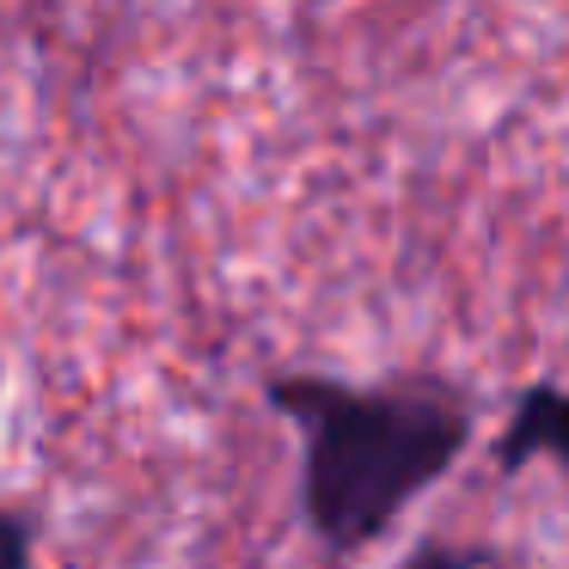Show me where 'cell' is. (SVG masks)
Here are the masks:
<instances>
[{
    "instance_id": "obj_2",
    "label": "cell",
    "mask_w": 569,
    "mask_h": 569,
    "mask_svg": "<svg viewBox=\"0 0 569 569\" xmlns=\"http://www.w3.org/2000/svg\"><path fill=\"white\" fill-rule=\"evenodd\" d=\"M496 471L502 478H515L520 466H532V459H557V466L569 471V392L551 380H532L515 392V405H508V429L496 435Z\"/></svg>"
},
{
    "instance_id": "obj_1",
    "label": "cell",
    "mask_w": 569,
    "mask_h": 569,
    "mask_svg": "<svg viewBox=\"0 0 569 569\" xmlns=\"http://www.w3.org/2000/svg\"><path fill=\"white\" fill-rule=\"evenodd\" d=\"M276 417L300 429V520L337 557H356L453 471L471 441V398L447 380H331L276 373Z\"/></svg>"
},
{
    "instance_id": "obj_3",
    "label": "cell",
    "mask_w": 569,
    "mask_h": 569,
    "mask_svg": "<svg viewBox=\"0 0 569 569\" xmlns=\"http://www.w3.org/2000/svg\"><path fill=\"white\" fill-rule=\"evenodd\" d=\"M490 563H496V545L483 539H422L405 569H490Z\"/></svg>"
}]
</instances>
